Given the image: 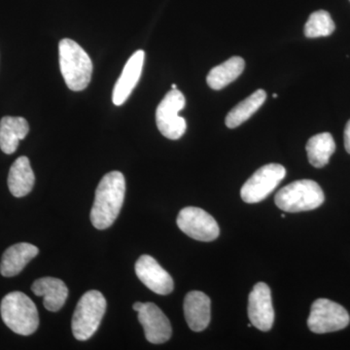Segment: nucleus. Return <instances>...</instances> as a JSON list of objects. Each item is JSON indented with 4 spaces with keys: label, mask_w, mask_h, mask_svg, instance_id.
I'll use <instances>...</instances> for the list:
<instances>
[{
    "label": "nucleus",
    "mask_w": 350,
    "mask_h": 350,
    "mask_svg": "<svg viewBox=\"0 0 350 350\" xmlns=\"http://www.w3.org/2000/svg\"><path fill=\"white\" fill-rule=\"evenodd\" d=\"M336 25L330 14L325 10L313 12L305 25V36L308 38H324L335 31Z\"/></svg>",
    "instance_id": "22"
},
{
    "label": "nucleus",
    "mask_w": 350,
    "mask_h": 350,
    "mask_svg": "<svg viewBox=\"0 0 350 350\" xmlns=\"http://www.w3.org/2000/svg\"><path fill=\"white\" fill-rule=\"evenodd\" d=\"M211 299L200 291H191L184 300V315L191 330L202 332L211 322Z\"/></svg>",
    "instance_id": "14"
},
{
    "label": "nucleus",
    "mask_w": 350,
    "mask_h": 350,
    "mask_svg": "<svg viewBox=\"0 0 350 350\" xmlns=\"http://www.w3.org/2000/svg\"><path fill=\"white\" fill-rule=\"evenodd\" d=\"M107 310L105 296L96 290H91L83 295L73 313V336L78 340H87L98 331Z\"/></svg>",
    "instance_id": "5"
},
{
    "label": "nucleus",
    "mask_w": 350,
    "mask_h": 350,
    "mask_svg": "<svg viewBox=\"0 0 350 350\" xmlns=\"http://www.w3.org/2000/svg\"><path fill=\"white\" fill-rule=\"evenodd\" d=\"M29 131V123L23 117H3L0 121V148L8 155L13 154Z\"/></svg>",
    "instance_id": "17"
},
{
    "label": "nucleus",
    "mask_w": 350,
    "mask_h": 350,
    "mask_svg": "<svg viewBox=\"0 0 350 350\" xmlns=\"http://www.w3.org/2000/svg\"><path fill=\"white\" fill-rule=\"evenodd\" d=\"M39 250L31 243H21L10 246L3 253L0 262V273L5 278L19 275L25 267L38 256Z\"/></svg>",
    "instance_id": "15"
},
{
    "label": "nucleus",
    "mask_w": 350,
    "mask_h": 350,
    "mask_svg": "<svg viewBox=\"0 0 350 350\" xmlns=\"http://www.w3.org/2000/svg\"><path fill=\"white\" fill-rule=\"evenodd\" d=\"M273 98H278V94H273Z\"/></svg>",
    "instance_id": "26"
},
{
    "label": "nucleus",
    "mask_w": 350,
    "mask_h": 350,
    "mask_svg": "<svg viewBox=\"0 0 350 350\" xmlns=\"http://www.w3.org/2000/svg\"><path fill=\"white\" fill-rule=\"evenodd\" d=\"M286 170L278 163L262 165L244 183L241 190V199L247 204L262 202L283 180Z\"/></svg>",
    "instance_id": "8"
},
{
    "label": "nucleus",
    "mask_w": 350,
    "mask_h": 350,
    "mask_svg": "<svg viewBox=\"0 0 350 350\" xmlns=\"http://www.w3.org/2000/svg\"><path fill=\"white\" fill-rule=\"evenodd\" d=\"M244 59L241 57H232L231 59L219 64L209 71L206 81L213 90H221L234 82L243 72Z\"/></svg>",
    "instance_id": "19"
},
{
    "label": "nucleus",
    "mask_w": 350,
    "mask_h": 350,
    "mask_svg": "<svg viewBox=\"0 0 350 350\" xmlns=\"http://www.w3.org/2000/svg\"><path fill=\"white\" fill-rule=\"evenodd\" d=\"M138 280L154 293L169 295L174 291L172 276L150 255H142L135 262Z\"/></svg>",
    "instance_id": "11"
},
{
    "label": "nucleus",
    "mask_w": 350,
    "mask_h": 350,
    "mask_svg": "<svg viewBox=\"0 0 350 350\" xmlns=\"http://www.w3.org/2000/svg\"><path fill=\"white\" fill-rule=\"evenodd\" d=\"M177 226L184 234L200 241H213L220 234L215 219L199 207L182 209L177 217Z\"/></svg>",
    "instance_id": "9"
},
{
    "label": "nucleus",
    "mask_w": 350,
    "mask_h": 350,
    "mask_svg": "<svg viewBox=\"0 0 350 350\" xmlns=\"http://www.w3.org/2000/svg\"><path fill=\"white\" fill-rule=\"evenodd\" d=\"M144 303H140V301H137V303L133 304V310H135V312H139L140 310H142V306H144Z\"/></svg>",
    "instance_id": "24"
},
{
    "label": "nucleus",
    "mask_w": 350,
    "mask_h": 350,
    "mask_svg": "<svg viewBox=\"0 0 350 350\" xmlns=\"http://www.w3.org/2000/svg\"><path fill=\"white\" fill-rule=\"evenodd\" d=\"M126 194L125 176L122 172H111L101 179L94 196L91 221L94 228L105 230L118 217Z\"/></svg>",
    "instance_id": "1"
},
{
    "label": "nucleus",
    "mask_w": 350,
    "mask_h": 350,
    "mask_svg": "<svg viewBox=\"0 0 350 350\" xmlns=\"http://www.w3.org/2000/svg\"><path fill=\"white\" fill-rule=\"evenodd\" d=\"M349 322V312L344 306L328 299H317L312 304L308 326L313 333L325 334L342 330Z\"/></svg>",
    "instance_id": "7"
},
{
    "label": "nucleus",
    "mask_w": 350,
    "mask_h": 350,
    "mask_svg": "<svg viewBox=\"0 0 350 350\" xmlns=\"http://www.w3.org/2000/svg\"><path fill=\"white\" fill-rule=\"evenodd\" d=\"M344 138L345 150L350 154V120L345 126Z\"/></svg>",
    "instance_id": "23"
},
{
    "label": "nucleus",
    "mask_w": 350,
    "mask_h": 350,
    "mask_svg": "<svg viewBox=\"0 0 350 350\" xmlns=\"http://www.w3.org/2000/svg\"><path fill=\"white\" fill-rule=\"evenodd\" d=\"M36 182L33 170L29 158L23 156L11 165L8 175V187L16 198H23L31 192Z\"/></svg>",
    "instance_id": "18"
},
{
    "label": "nucleus",
    "mask_w": 350,
    "mask_h": 350,
    "mask_svg": "<svg viewBox=\"0 0 350 350\" xmlns=\"http://www.w3.org/2000/svg\"><path fill=\"white\" fill-rule=\"evenodd\" d=\"M266 98V92L262 89L257 90L247 98L239 103L236 107L232 108L226 117V125L230 129L238 128L258 111L264 105Z\"/></svg>",
    "instance_id": "21"
},
{
    "label": "nucleus",
    "mask_w": 350,
    "mask_h": 350,
    "mask_svg": "<svg viewBox=\"0 0 350 350\" xmlns=\"http://www.w3.org/2000/svg\"><path fill=\"white\" fill-rule=\"evenodd\" d=\"M185 105V96L177 89H172L161 101L157 108L156 123L163 137L172 140L183 137L187 123L179 112Z\"/></svg>",
    "instance_id": "6"
},
{
    "label": "nucleus",
    "mask_w": 350,
    "mask_h": 350,
    "mask_svg": "<svg viewBox=\"0 0 350 350\" xmlns=\"http://www.w3.org/2000/svg\"><path fill=\"white\" fill-rule=\"evenodd\" d=\"M325 200L321 187L313 180L292 182L275 195V204L286 213L310 211L321 206Z\"/></svg>",
    "instance_id": "4"
},
{
    "label": "nucleus",
    "mask_w": 350,
    "mask_h": 350,
    "mask_svg": "<svg viewBox=\"0 0 350 350\" xmlns=\"http://www.w3.org/2000/svg\"><path fill=\"white\" fill-rule=\"evenodd\" d=\"M308 162L317 169L325 167L335 153L336 144L331 133H322L310 137L306 144Z\"/></svg>",
    "instance_id": "20"
},
{
    "label": "nucleus",
    "mask_w": 350,
    "mask_h": 350,
    "mask_svg": "<svg viewBox=\"0 0 350 350\" xmlns=\"http://www.w3.org/2000/svg\"><path fill=\"white\" fill-rule=\"evenodd\" d=\"M138 320L144 327L145 338L151 344H163L172 337L170 320L155 304L144 303L138 312Z\"/></svg>",
    "instance_id": "12"
},
{
    "label": "nucleus",
    "mask_w": 350,
    "mask_h": 350,
    "mask_svg": "<svg viewBox=\"0 0 350 350\" xmlns=\"http://www.w3.org/2000/svg\"><path fill=\"white\" fill-rule=\"evenodd\" d=\"M0 313L5 325L14 333L32 335L39 326L38 310L31 298L22 292L7 294L1 301Z\"/></svg>",
    "instance_id": "3"
},
{
    "label": "nucleus",
    "mask_w": 350,
    "mask_h": 350,
    "mask_svg": "<svg viewBox=\"0 0 350 350\" xmlns=\"http://www.w3.org/2000/svg\"><path fill=\"white\" fill-rule=\"evenodd\" d=\"M145 59L144 51L138 50L126 62L118 81L113 89L112 100L117 107L126 103L142 76Z\"/></svg>",
    "instance_id": "13"
},
{
    "label": "nucleus",
    "mask_w": 350,
    "mask_h": 350,
    "mask_svg": "<svg viewBox=\"0 0 350 350\" xmlns=\"http://www.w3.org/2000/svg\"><path fill=\"white\" fill-rule=\"evenodd\" d=\"M248 317L251 324L260 331L268 332L275 322V310L271 289L266 283L255 284L248 298Z\"/></svg>",
    "instance_id": "10"
},
{
    "label": "nucleus",
    "mask_w": 350,
    "mask_h": 350,
    "mask_svg": "<svg viewBox=\"0 0 350 350\" xmlns=\"http://www.w3.org/2000/svg\"><path fill=\"white\" fill-rule=\"evenodd\" d=\"M172 89H177L176 85H175V84H172Z\"/></svg>",
    "instance_id": "25"
},
{
    "label": "nucleus",
    "mask_w": 350,
    "mask_h": 350,
    "mask_svg": "<svg viewBox=\"0 0 350 350\" xmlns=\"http://www.w3.org/2000/svg\"><path fill=\"white\" fill-rule=\"evenodd\" d=\"M59 56L66 86L75 92L86 89L93 75V63L86 51L75 41L64 38L59 41Z\"/></svg>",
    "instance_id": "2"
},
{
    "label": "nucleus",
    "mask_w": 350,
    "mask_h": 350,
    "mask_svg": "<svg viewBox=\"0 0 350 350\" xmlns=\"http://www.w3.org/2000/svg\"><path fill=\"white\" fill-rule=\"evenodd\" d=\"M32 292L43 297V305L49 312H59L66 304L68 289L63 280L56 278H42L36 280L31 286Z\"/></svg>",
    "instance_id": "16"
}]
</instances>
